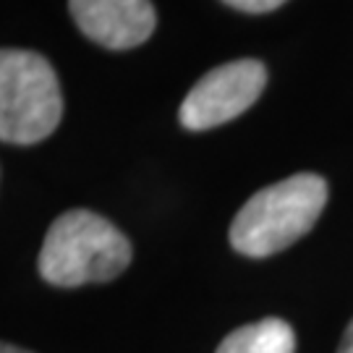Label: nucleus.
Here are the masks:
<instances>
[{"mask_svg":"<svg viewBox=\"0 0 353 353\" xmlns=\"http://www.w3.org/2000/svg\"><path fill=\"white\" fill-rule=\"evenodd\" d=\"M63 118V94L50 61L32 50L0 52V139L39 144Z\"/></svg>","mask_w":353,"mask_h":353,"instance_id":"obj_3","label":"nucleus"},{"mask_svg":"<svg viewBox=\"0 0 353 353\" xmlns=\"http://www.w3.org/2000/svg\"><path fill=\"white\" fill-rule=\"evenodd\" d=\"M68 11L81 34L105 50H134L157 26L150 0H68Z\"/></svg>","mask_w":353,"mask_h":353,"instance_id":"obj_5","label":"nucleus"},{"mask_svg":"<svg viewBox=\"0 0 353 353\" xmlns=\"http://www.w3.org/2000/svg\"><path fill=\"white\" fill-rule=\"evenodd\" d=\"M223 3L228 8L241 13H270L280 8L283 3H288V0H223Z\"/></svg>","mask_w":353,"mask_h":353,"instance_id":"obj_7","label":"nucleus"},{"mask_svg":"<svg viewBox=\"0 0 353 353\" xmlns=\"http://www.w3.org/2000/svg\"><path fill=\"white\" fill-rule=\"evenodd\" d=\"M296 335L288 322L278 316H267L254 325L233 330L214 353H293Z\"/></svg>","mask_w":353,"mask_h":353,"instance_id":"obj_6","label":"nucleus"},{"mask_svg":"<svg viewBox=\"0 0 353 353\" xmlns=\"http://www.w3.org/2000/svg\"><path fill=\"white\" fill-rule=\"evenodd\" d=\"M327 204V181L316 173H296L256 191L230 223V246L243 256L262 259L303 239Z\"/></svg>","mask_w":353,"mask_h":353,"instance_id":"obj_2","label":"nucleus"},{"mask_svg":"<svg viewBox=\"0 0 353 353\" xmlns=\"http://www.w3.org/2000/svg\"><path fill=\"white\" fill-rule=\"evenodd\" d=\"M131 256V241L110 220L92 210H68L48 228L37 270L50 285L79 288L115 280L126 272Z\"/></svg>","mask_w":353,"mask_h":353,"instance_id":"obj_1","label":"nucleus"},{"mask_svg":"<svg viewBox=\"0 0 353 353\" xmlns=\"http://www.w3.org/2000/svg\"><path fill=\"white\" fill-rule=\"evenodd\" d=\"M0 353H32V351H24V348H19V345H8V343H6V345L0 348Z\"/></svg>","mask_w":353,"mask_h":353,"instance_id":"obj_9","label":"nucleus"},{"mask_svg":"<svg viewBox=\"0 0 353 353\" xmlns=\"http://www.w3.org/2000/svg\"><path fill=\"white\" fill-rule=\"evenodd\" d=\"M338 353H353V319H351V325L345 327V335H343Z\"/></svg>","mask_w":353,"mask_h":353,"instance_id":"obj_8","label":"nucleus"},{"mask_svg":"<svg viewBox=\"0 0 353 353\" xmlns=\"http://www.w3.org/2000/svg\"><path fill=\"white\" fill-rule=\"evenodd\" d=\"M267 87V68L256 58H241L204 74L178 108L186 131H210L246 113Z\"/></svg>","mask_w":353,"mask_h":353,"instance_id":"obj_4","label":"nucleus"}]
</instances>
